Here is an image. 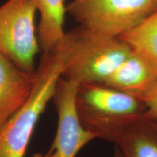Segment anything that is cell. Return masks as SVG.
<instances>
[{"label": "cell", "instance_id": "7c38bea8", "mask_svg": "<svg viewBox=\"0 0 157 157\" xmlns=\"http://www.w3.org/2000/svg\"><path fill=\"white\" fill-rule=\"evenodd\" d=\"M146 108V113L157 119V80L136 97Z\"/></svg>", "mask_w": 157, "mask_h": 157}, {"label": "cell", "instance_id": "8992f818", "mask_svg": "<svg viewBox=\"0 0 157 157\" xmlns=\"http://www.w3.org/2000/svg\"><path fill=\"white\" fill-rule=\"evenodd\" d=\"M78 84L60 77L52 97L57 115L58 127L53 143L49 151L58 157H76L95 137L82 126L76 107Z\"/></svg>", "mask_w": 157, "mask_h": 157}, {"label": "cell", "instance_id": "9c48e42d", "mask_svg": "<svg viewBox=\"0 0 157 157\" xmlns=\"http://www.w3.org/2000/svg\"><path fill=\"white\" fill-rule=\"evenodd\" d=\"M114 144L122 157H157V119L146 112L121 133Z\"/></svg>", "mask_w": 157, "mask_h": 157}, {"label": "cell", "instance_id": "8fae6325", "mask_svg": "<svg viewBox=\"0 0 157 157\" xmlns=\"http://www.w3.org/2000/svg\"><path fill=\"white\" fill-rule=\"evenodd\" d=\"M120 38L132 51L146 58L157 71V9Z\"/></svg>", "mask_w": 157, "mask_h": 157}, {"label": "cell", "instance_id": "30bf717a", "mask_svg": "<svg viewBox=\"0 0 157 157\" xmlns=\"http://www.w3.org/2000/svg\"><path fill=\"white\" fill-rule=\"evenodd\" d=\"M40 21L37 37L40 50L48 52L56 48L65 35L64 23L67 5L66 0H34Z\"/></svg>", "mask_w": 157, "mask_h": 157}, {"label": "cell", "instance_id": "6da1fadb", "mask_svg": "<svg viewBox=\"0 0 157 157\" xmlns=\"http://www.w3.org/2000/svg\"><path fill=\"white\" fill-rule=\"evenodd\" d=\"M56 50L61 77L78 84H103L131 52L120 37L81 25L65 33Z\"/></svg>", "mask_w": 157, "mask_h": 157}, {"label": "cell", "instance_id": "277c9868", "mask_svg": "<svg viewBox=\"0 0 157 157\" xmlns=\"http://www.w3.org/2000/svg\"><path fill=\"white\" fill-rule=\"evenodd\" d=\"M157 0H71L67 13L84 28L120 37L155 10Z\"/></svg>", "mask_w": 157, "mask_h": 157}, {"label": "cell", "instance_id": "ba28073f", "mask_svg": "<svg viewBox=\"0 0 157 157\" xmlns=\"http://www.w3.org/2000/svg\"><path fill=\"white\" fill-rule=\"evenodd\" d=\"M157 80V71L146 58L131 50L103 84L135 97Z\"/></svg>", "mask_w": 157, "mask_h": 157}, {"label": "cell", "instance_id": "52a82bcc", "mask_svg": "<svg viewBox=\"0 0 157 157\" xmlns=\"http://www.w3.org/2000/svg\"><path fill=\"white\" fill-rule=\"evenodd\" d=\"M35 80V71L21 69L0 54V127L26 103Z\"/></svg>", "mask_w": 157, "mask_h": 157}, {"label": "cell", "instance_id": "4fadbf2b", "mask_svg": "<svg viewBox=\"0 0 157 157\" xmlns=\"http://www.w3.org/2000/svg\"><path fill=\"white\" fill-rule=\"evenodd\" d=\"M32 157H58V155L55 151H49L48 154L46 155H43L42 154H35L34 155H33Z\"/></svg>", "mask_w": 157, "mask_h": 157}, {"label": "cell", "instance_id": "5b68a950", "mask_svg": "<svg viewBox=\"0 0 157 157\" xmlns=\"http://www.w3.org/2000/svg\"><path fill=\"white\" fill-rule=\"evenodd\" d=\"M34 0H7L0 6V54L21 69L34 71L39 51Z\"/></svg>", "mask_w": 157, "mask_h": 157}, {"label": "cell", "instance_id": "7a4b0ae2", "mask_svg": "<svg viewBox=\"0 0 157 157\" xmlns=\"http://www.w3.org/2000/svg\"><path fill=\"white\" fill-rule=\"evenodd\" d=\"M76 107L84 129L95 139L113 143L146 112L138 98L103 84H78Z\"/></svg>", "mask_w": 157, "mask_h": 157}, {"label": "cell", "instance_id": "3957f363", "mask_svg": "<svg viewBox=\"0 0 157 157\" xmlns=\"http://www.w3.org/2000/svg\"><path fill=\"white\" fill-rule=\"evenodd\" d=\"M35 71L36 80L28 101L0 127V157H24L37 121L61 77V61L56 49L42 52Z\"/></svg>", "mask_w": 157, "mask_h": 157}, {"label": "cell", "instance_id": "5bb4252c", "mask_svg": "<svg viewBox=\"0 0 157 157\" xmlns=\"http://www.w3.org/2000/svg\"><path fill=\"white\" fill-rule=\"evenodd\" d=\"M113 157H122L120 153V151L119 150V148L117 146L114 148V152H113Z\"/></svg>", "mask_w": 157, "mask_h": 157}]
</instances>
